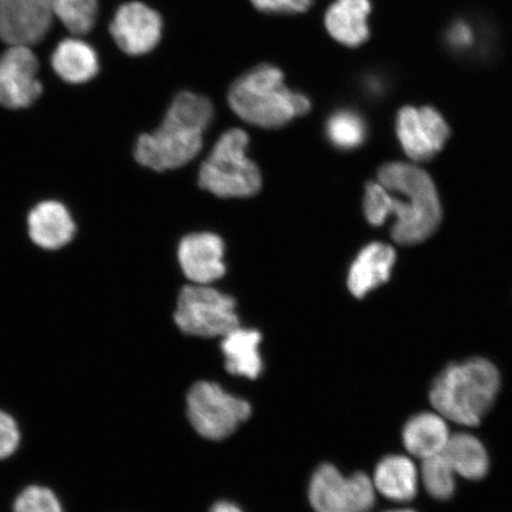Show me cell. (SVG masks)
I'll list each match as a JSON object with an SVG mask.
<instances>
[{"label":"cell","instance_id":"484cf974","mask_svg":"<svg viewBox=\"0 0 512 512\" xmlns=\"http://www.w3.org/2000/svg\"><path fill=\"white\" fill-rule=\"evenodd\" d=\"M14 512H63V510L53 492L40 486H30L17 498Z\"/></svg>","mask_w":512,"mask_h":512},{"label":"cell","instance_id":"52a82bcc","mask_svg":"<svg viewBox=\"0 0 512 512\" xmlns=\"http://www.w3.org/2000/svg\"><path fill=\"white\" fill-rule=\"evenodd\" d=\"M174 318L185 335L197 337H223L239 326L235 300L197 284L182 288Z\"/></svg>","mask_w":512,"mask_h":512},{"label":"cell","instance_id":"2e32d148","mask_svg":"<svg viewBox=\"0 0 512 512\" xmlns=\"http://www.w3.org/2000/svg\"><path fill=\"white\" fill-rule=\"evenodd\" d=\"M396 253L386 243L374 242L364 247L350 267L348 287L354 296L362 299L376 287L386 284L392 274Z\"/></svg>","mask_w":512,"mask_h":512},{"label":"cell","instance_id":"277c9868","mask_svg":"<svg viewBox=\"0 0 512 512\" xmlns=\"http://www.w3.org/2000/svg\"><path fill=\"white\" fill-rule=\"evenodd\" d=\"M228 101L241 119L264 128L283 127L311 110V101L291 91L284 73L272 64H261L236 79Z\"/></svg>","mask_w":512,"mask_h":512},{"label":"cell","instance_id":"8fae6325","mask_svg":"<svg viewBox=\"0 0 512 512\" xmlns=\"http://www.w3.org/2000/svg\"><path fill=\"white\" fill-rule=\"evenodd\" d=\"M55 18L53 0H0V41L8 46H36Z\"/></svg>","mask_w":512,"mask_h":512},{"label":"cell","instance_id":"603a6c76","mask_svg":"<svg viewBox=\"0 0 512 512\" xmlns=\"http://www.w3.org/2000/svg\"><path fill=\"white\" fill-rule=\"evenodd\" d=\"M326 132L331 143L338 149L352 150L366 140L367 125L360 114L351 110H341L331 115Z\"/></svg>","mask_w":512,"mask_h":512},{"label":"cell","instance_id":"4fadbf2b","mask_svg":"<svg viewBox=\"0 0 512 512\" xmlns=\"http://www.w3.org/2000/svg\"><path fill=\"white\" fill-rule=\"evenodd\" d=\"M223 256V241L215 234H191L179 243V264L185 277L197 285H207L223 277L226 273Z\"/></svg>","mask_w":512,"mask_h":512},{"label":"cell","instance_id":"cb8c5ba5","mask_svg":"<svg viewBox=\"0 0 512 512\" xmlns=\"http://www.w3.org/2000/svg\"><path fill=\"white\" fill-rule=\"evenodd\" d=\"M57 19L75 36L86 35L98 16V0H53Z\"/></svg>","mask_w":512,"mask_h":512},{"label":"cell","instance_id":"ffe728a7","mask_svg":"<svg viewBox=\"0 0 512 512\" xmlns=\"http://www.w3.org/2000/svg\"><path fill=\"white\" fill-rule=\"evenodd\" d=\"M51 64L57 76L72 85H82L95 78L99 60L95 50L79 38H67L56 47Z\"/></svg>","mask_w":512,"mask_h":512},{"label":"cell","instance_id":"d4e9b609","mask_svg":"<svg viewBox=\"0 0 512 512\" xmlns=\"http://www.w3.org/2000/svg\"><path fill=\"white\" fill-rule=\"evenodd\" d=\"M364 215L370 224L382 226L389 217L390 194L379 182H369L364 195Z\"/></svg>","mask_w":512,"mask_h":512},{"label":"cell","instance_id":"5b68a950","mask_svg":"<svg viewBox=\"0 0 512 512\" xmlns=\"http://www.w3.org/2000/svg\"><path fill=\"white\" fill-rule=\"evenodd\" d=\"M248 144L247 133L240 128L223 133L201 166L200 187L221 198L258 194L262 178L258 166L247 157Z\"/></svg>","mask_w":512,"mask_h":512},{"label":"cell","instance_id":"f546056e","mask_svg":"<svg viewBox=\"0 0 512 512\" xmlns=\"http://www.w3.org/2000/svg\"><path fill=\"white\" fill-rule=\"evenodd\" d=\"M210 512H243L238 505L229 502H219L210 509Z\"/></svg>","mask_w":512,"mask_h":512},{"label":"cell","instance_id":"f1b7e54d","mask_svg":"<svg viewBox=\"0 0 512 512\" xmlns=\"http://www.w3.org/2000/svg\"><path fill=\"white\" fill-rule=\"evenodd\" d=\"M448 42L457 49H465L472 46L473 31L470 25L466 23H456L450 31H448Z\"/></svg>","mask_w":512,"mask_h":512},{"label":"cell","instance_id":"6da1fadb","mask_svg":"<svg viewBox=\"0 0 512 512\" xmlns=\"http://www.w3.org/2000/svg\"><path fill=\"white\" fill-rule=\"evenodd\" d=\"M213 118L214 107L206 96L178 94L158 130L139 137L134 157L158 172L181 168L201 151L203 134Z\"/></svg>","mask_w":512,"mask_h":512},{"label":"cell","instance_id":"44dd1931","mask_svg":"<svg viewBox=\"0 0 512 512\" xmlns=\"http://www.w3.org/2000/svg\"><path fill=\"white\" fill-rule=\"evenodd\" d=\"M443 454L457 476L479 480L488 475L489 453L475 435L466 432L451 434Z\"/></svg>","mask_w":512,"mask_h":512},{"label":"cell","instance_id":"7a4b0ae2","mask_svg":"<svg viewBox=\"0 0 512 512\" xmlns=\"http://www.w3.org/2000/svg\"><path fill=\"white\" fill-rule=\"evenodd\" d=\"M379 183L389 191V216H395L392 236L412 246L430 238L441 221V204L430 175L414 164L394 162L381 166Z\"/></svg>","mask_w":512,"mask_h":512},{"label":"cell","instance_id":"4316f807","mask_svg":"<svg viewBox=\"0 0 512 512\" xmlns=\"http://www.w3.org/2000/svg\"><path fill=\"white\" fill-rule=\"evenodd\" d=\"M256 10L265 14L296 15L304 14L313 0H249Z\"/></svg>","mask_w":512,"mask_h":512},{"label":"cell","instance_id":"7c38bea8","mask_svg":"<svg viewBox=\"0 0 512 512\" xmlns=\"http://www.w3.org/2000/svg\"><path fill=\"white\" fill-rule=\"evenodd\" d=\"M111 35L127 55L149 54L162 38L163 19L157 11L140 2L121 5L115 14Z\"/></svg>","mask_w":512,"mask_h":512},{"label":"cell","instance_id":"d6986e66","mask_svg":"<svg viewBox=\"0 0 512 512\" xmlns=\"http://www.w3.org/2000/svg\"><path fill=\"white\" fill-rule=\"evenodd\" d=\"M262 336L258 330L241 329L240 326L223 336L221 349L224 366L229 374L256 380L264 370L259 345Z\"/></svg>","mask_w":512,"mask_h":512},{"label":"cell","instance_id":"4dcf8cb0","mask_svg":"<svg viewBox=\"0 0 512 512\" xmlns=\"http://www.w3.org/2000/svg\"><path fill=\"white\" fill-rule=\"evenodd\" d=\"M384 512H418L413 509L403 508V509H394V510H388Z\"/></svg>","mask_w":512,"mask_h":512},{"label":"cell","instance_id":"e0dca14e","mask_svg":"<svg viewBox=\"0 0 512 512\" xmlns=\"http://www.w3.org/2000/svg\"><path fill=\"white\" fill-rule=\"evenodd\" d=\"M446 421L438 412H422L412 416L402 431L406 451L421 462L443 453L451 438Z\"/></svg>","mask_w":512,"mask_h":512},{"label":"cell","instance_id":"5bb4252c","mask_svg":"<svg viewBox=\"0 0 512 512\" xmlns=\"http://www.w3.org/2000/svg\"><path fill=\"white\" fill-rule=\"evenodd\" d=\"M28 232L32 242L46 251H57L72 242L76 223L69 209L54 200L43 201L31 209Z\"/></svg>","mask_w":512,"mask_h":512},{"label":"cell","instance_id":"30bf717a","mask_svg":"<svg viewBox=\"0 0 512 512\" xmlns=\"http://www.w3.org/2000/svg\"><path fill=\"white\" fill-rule=\"evenodd\" d=\"M38 70L40 63L31 47L9 46L0 55V105L9 110L34 105L43 93Z\"/></svg>","mask_w":512,"mask_h":512},{"label":"cell","instance_id":"8992f818","mask_svg":"<svg viewBox=\"0 0 512 512\" xmlns=\"http://www.w3.org/2000/svg\"><path fill=\"white\" fill-rule=\"evenodd\" d=\"M187 413L192 427L201 437L217 441L238 430L251 416L252 406L227 393L220 384L201 381L189 390Z\"/></svg>","mask_w":512,"mask_h":512},{"label":"cell","instance_id":"ba28073f","mask_svg":"<svg viewBox=\"0 0 512 512\" xmlns=\"http://www.w3.org/2000/svg\"><path fill=\"white\" fill-rule=\"evenodd\" d=\"M375 499L373 479L363 472L345 477L336 466L323 464L311 478L309 501L316 512H369Z\"/></svg>","mask_w":512,"mask_h":512},{"label":"cell","instance_id":"83f0119b","mask_svg":"<svg viewBox=\"0 0 512 512\" xmlns=\"http://www.w3.org/2000/svg\"><path fill=\"white\" fill-rule=\"evenodd\" d=\"M19 444L16 421L9 414L0 412V459L11 456Z\"/></svg>","mask_w":512,"mask_h":512},{"label":"cell","instance_id":"7402d4cb","mask_svg":"<svg viewBox=\"0 0 512 512\" xmlns=\"http://www.w3.org/2000/svg\"><path fill=\"white\" fill-rule=\"evenodd\" d=\"M456 472L443 453L422 460L420 482L427 494L438 501H447L456 492Z\"/></svg>","mask_w":512,"mask_h":512},{"label":"cell","instance_id":"ac0fdd59","mask_svg":"<svg viewBox=\"0 0 512 512\" xmlns=\"http://www.w3.org/2000/svg\"><path fill=\"white\" fill-rule=\"evenodd\" d=\"M373 483L389 501L407 503L418 494L420 472L411 458L392 454L377 464Z\"/></svg>","mask_w":512,"mask_h":512},{"label":"cell","instance_id":"9a60e30c","mask_svg":"<svg viewBox=\"0 0 512 512\" xmlns=\"http://www.w3.org/2000/svg\"><path fill=\"white\" fill-rule=\"evenodd\" d=\"M370 14V0H335L325 12V29L342 46L358 48L369 40Z\"/></svg>","mask_w":512,"mask_h":512},{"label":"cell","instance_id":"3957f363","mask_svg":"<svg viewBox=\"0 0 512 512\" xmlns=\"http://www.w3.org/2000/svg\"><path fill=\"white\" fill-rule=\"evenodd\" d=\"M501 375L485 358H470L446 367L432 383L430 400L435 412L460 426L480 424L494 405Z\"/></svg>","mask_w":512,"mask_h":512},{"label":"cell","instance_id":"9c48e42d","mask_svg":"<svg viewBox=\"0 0 512 512\" xmlns=\"http://www.w3.org/2000/svg\"><path fill=\"white\" fill-rule=\"evenodd\" d=\"M396 133L406 155L414 162H427L443 150L450 127L435 108L424 106L401 108L396 118Z\"/></svg>","mask_w":512,"mask_h":512}]
</instances>
